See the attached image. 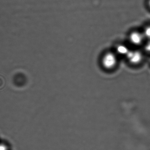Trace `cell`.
Wrapping results in <instances>:
<instances>
[{
    "mask_svg": "<svg viewBox=\"0 0 150 150\" xmlns=\"http://www.w3.org/2000/svg\"><path fill=\"white\" fill-rule=\"evenodd\" d=\"M117 63L116 57L112 53H107L103 58V65L106 68L110 69L114 67Z\"/></svg>",
    "mask_w": 150,
    "mask_h": 150,
    "instance_id": "obj_1",
    "label": "cell"
},
{
    "mask_svg": "<svg viewBox=\"0 0 150 150\" xmlns=\"http://www.w3.org/2000/svg\"><path fill=\"white\" fill-rule=\"evenodd\" d=\"M116 50L118 53L120 55H126V56L129 51L128 47L123 45H118L117 47Z\"/></svg>",
    "mask_w": 150,
    "mask_h": 150,
    "instance_id": "obj_4",
    "label": "cell"
},
{
    "mask_svg": "<svg viewBox=\"0 0 150 150\" xmlns=\"http://www.w3.org/2000/svg\"><path fill=\"white\" fill-rule=\"evenodd\" d=\"M144 38L143 34L138 32H133L131 34L129 40L134 45H138L141 44Z\"/></svg>",
    "mask_w": 150,
    "mask_h": 150,
    "instance_id": "obj_3",
    "label": "cell"
},
{
    "mask_svg": "<svg viewBox=\"0 0 150 150\" xmlns=\"http://www.w3.org/2000/svg\"><path fill=\"white\" fill-rule=\"evenodd\" d=\"M145 50L147 52H150V40L145 46Z\"/></svg>",
    "mask_w": 150,
    "mask_h": 150,
    "instance_id": "obj_6",
    "label": "cell"
},
{
    "mask_svg": "<svg viewBox=\"0 0 150 150\" xmlns=\"http://www.w3.org/2000/svg\"><path fill=\"white\" fill-rule=\"evenodd\" d=\"M0 150H7V147L3 144H0Z\"/></svg>",
    "mask_w": 150,
    "mask_h": 150,
    "instance_id": "obj_7",
    "label": "cell"
},
{
    "mask_svg": "<svg viewBox=\"0 0 150 150\" xmlns=\"http://www.w3.org/2000/svg\"><path fill=\"white\" fill-rule=\"evenodd\" d=\"M129 61L132 64H138L143 58L142 53L139 51H129L126 55Z\"/></svg>",
    "mask_w": 150,
    "mask_h": 150,
    "instance_id": "obj_2",
    "label": "cell"
},
{
    "mask_svg": "<svg viewBox=\"0 0 150 150\" xmlns=\"http://www.w3.org/2000/svg\"><path fill=\"white\" fill-rule=\"evenodd\" d=\"M144 38L150 40V26L145 28L143 33Z\"/></svg>",
    "mask_w": 150,
    "mask_h": 150,
    "instance_id": "obj_5",
    "label": "cell"
},
{
    "mask_svg": "<svg viewBox=\"0 0 150 150\" xmlns=\"http://www.w3.org/2000/svg\"><path fill=\"white\" fill-rule=\"evenodd\" d=\"M148 6H149V7L150 8V0H148Z\"/></svg>",
    "mask_w": 150,
    "mask_h": 150,
    "instance_id": "obj_8",
    "label": "cell"
}]
</instances>
